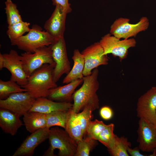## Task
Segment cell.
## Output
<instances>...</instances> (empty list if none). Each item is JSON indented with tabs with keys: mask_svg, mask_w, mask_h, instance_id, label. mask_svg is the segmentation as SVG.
<instances>
[{
	"mask_svg": "<svg viewBox=\"0 0 156 156\" xmlns=\"http://www.w3.org/2000/svg\"><path fill=\"white\" fill-rule=\"evenodd\" d=\"M4 59L3 68L11 73L10 79L21 87L27 83L28 77L24 70L21 55L15 50L11 49L8 53L2 54Z\"/></svg>",
	"mask_w": 156,
	"mask_h": 156,
	"instance_id": "13",
	"label": "cell"
},
{
	"mask_svg": "<svg viewBox=\"0 0 156 156\" xmlns=\"http://www.w3.org/2000/svg\"><path fill=\"white\" fill-rule=\"evenodd\" d=\"M52 56L55 65L53 75L56 83L64 74H68L71 70L70 63L68 59L66 46L64 37L55 40L51 45Z\"/></svg>",
	"mask_w": 156,
	"mask_h": 156,
	"instance_id": "8",
	"label": "cell"
},
{
	"mask_svg": "<svg viewBox=\"0 0 156 156\" xmlns=\"http://www.w3.org/2000/svg\"><path fill=\"white\" fill-rule=\"evenodd\" d=\"M23 116V120L26 129L31 133L39 129L46 127V114L29 111Z\"/></svg>",
	"mask_w": 156,
	"mask_h": 156,
	"instance_id": "20",
	"label": "cell"
},
{
	"mask_svg": "<svg viewBox=\"0 0 156 156\" xmlns=\"http://www.w3.org/2000/svg\"><path fill=\"white\" fill-rule=\"evenodd\" d=\"M137 116L156 126V87H152L138 99Z\"/></svg>",
	"mask_w": 156,
	"mask_h": 156,
	"instance_id": "11",
	"label": "cell"
},
{
	"mask_svg": "<svg viewBox=\"0 0 156 156\" xmlns=\"http://www.w3.org/2000/svg\"><path fill=\"white\" fill-rule=\"evenodd\" d=\"M128 18L120 17L116 19L110 27V33L119 38L124 39L135 37L140 32L147 29L149 24L148 18L142 17L135 24H131Z\"/></svg>",
	"mask_w": 156,
	"mask_h": 156,
	"instance_id": "6",
	"label": "cell"
},
{
	"mask_svg": "<svg viewBox=\"0 0 156 156\" xmlns=\"http://www.w3.org/2000/svg\"><path fill=\"white\" fill-rule=\"evenodd\" d=\"M55 39L40 26H33L28 33L11 42L12 46L25 52L34 53L40 48L51 45Z\"/></svg>",
	"mask_w": 156,
	"mask_h": 156,
	"instance_id": "4",
	"label": "cell"
},
{
	"mask_svg": "<svg viewBox=\"0 0 156 156\" xmlns=\"http://www.w3.org/2000/svg\"><path fill=\"white\" fill-rule=\"evenodd\" d=\"M52 2L56 3L60 5L67 12V13H70L72 11L70 4L69 0H52Z\"/></svg>",
	"mask_w": 156,
	"mask_h": 156,
	"instance_id": "32",
	"label": "cell"
},
{
	"mask_svg": "<svg viewBox=\"0 0 156 156\" xmlns=\"http://www.w3.org/2000/svg\"><path fill=\"white\" fill-rule=\"evenodd\" d=\"M72 59L74 62L73 66L63 79V84H68L76 80L83 79L84 77L83 75L84 67V59L79 49L74 50Z\"/></svg>",
	"mask_w": 156,
	"mask_h": 156,
	"instance_id": "19",
	"label": "cell"
},
{
	"mask_svg": "<svg viewBox=\"0 0 156 156\" xmlns=\"http://www.w3.org/2000/svg\"><path fill=\"white\" fill-rule=\"evenodd\" d=\"M107 125L97 119L91 121L88 127L86 135L97 140L99 134Z\"/></svg>",
	"mask_w": 156,
	"mask_h": 156,
	"instance_id": "29",
	"label": "cell"
},
{
	"mask_svg": "<svg viewBox=\"0 0 156 156\" xmlns=\"http://www.w3.org/2000/svg\"><path fill=\"white\" fill-rule=\"evenodd\" d=\"M26 91V89L12 79L6 81L0 80V99H5L14 93Z\"/></svg>",
	"mask_w": 156,
	"mask_h": 156,
	"instance_id": "24",
	"label": "cell"
},
{
	"mask_svg": "<svg viewBox=\"0 0 156 156\" xmlns=\"http://www.w3.org/2000/svg\"><path fill=\"white\" fill-rule=\"evenodd\" d=\"M35 99L27 91L14 93L5 99H0V108L8 109L21 116L29 111Z\"/></svg>",
	"mask_w": 156,
	"mask_h": 156,
	"instance_id": "10",
	"label": "cell"
},
{
	"mask_svg": "<svg viewBox=\"0 0 156 156\" xmlns=\"http://www.w3.org/2000/svg\"><path fill=\"white\" fill-rule=\"evenodd\" d=\"M100 114L103 119L105 120H109L112 117L113 113L111 108L108 106H105L100 109Z\"/></svg>",
	"mask_w": 156,
	"mask_h": 156,
	"instance_id": "31",
	"label": "cell"
},
{
	"mask_svg": "<svg viewBox=\"0 0 156 156\" xmlns=\"http://www.w3.org/2000/svg\"><path fill=\"white\" fill-rule=\"evenodd\" d=\"M114 127L113 124L108 125L100 133L98 138L97 141L106 147L107 149L112 146L115 140L116 135L114 133Z\"/></svg>",
	"mask_w": 156,
	"mask_h": 156,
	"instance_id": "28",
	"label": "cell"
},
{
	"mask_svg": "<svg viewBox=\"0 0 156 156\" xmlns=\"http://www.w3.org/2000/svg\"><path fill=\"white\" fill-rule=\"evenodd\" d=\"M70 109L67 111H56L46 114V127L50 129L57 126L65 129Z\"/></svg>",
	"mask_w": 156,
	"mask_h": 156,
	"instance_id": "22",
	"label": "cell"
},
{
	"mask_svg": "<svg viewBox=\"0 0 156 156\" xmlns=\"http://www.w3.org/2000/svg\"><path fill=\"white\" fill-rule=\"evenodd\" d=\"M55 8L44 24V28L55 40L64 37L67 12L58 4L53 2Z\"/></svg>",
	"mask_w": 156,
	"mask_h": 156,
	"instance_id": "14",
	"label": "cell"
},
{
	"mask_svg": "<svg viewBox=\"0 0 156 156\" xmlns=\"http://www.w3.org/2000/svg\"><path fill=\"white\" fill-rule=\"evenodd\" d=\"M99 42L105 55L111 53L115 56L118 57L120 62L127 57L128 49L135 47L136 44L134 38L121 40L110 33L102 37Z\"/></svg>",
	"mask_w": 156,
	"mask_h": 156,
	"instance_id": "7",
	"label": "cell"
},
{
	"mask_svg": "<svg viewBox=\"0 0 156 156\" xmlns=\"http://www.w3.org/2000/svg\"><path fill=\"white\" fill-rule=\"evenodd\" d=\"M139 147H136L132 148L131 147H128L127 148V151L129 154L132 156H145V155L141 154L140 152Z\"/></svg>",
	"mask_w": 156,
	"mask_h": 156,
	"instance_id": "33",
	"label": "cell"
},
{
	"mask_svg": "<svg viewBox=\"0 0 156 156\" xmlns=\"http://www.w3.org/2000/svg\"><path fill=\"white\" fill-rule=\"evenodd\" d=\"M93 111L91 108L88 107L77 113L79 120L85 136L88 127L93 118Z\"/></svg>",
	"mask_w": 156,
	"mask_h": 156,
	"instance_id": "30",
	"label": "cell"
},
{
	"mask_svg": "<svg viewBox=\"0 0 156 156\" xmlns=\"http://www.w3.org/2000/svg\"><path fill=\"white\" fill-rule=\"evenodd\" d=\"M49 146L43 156H55L54 150L58 149L59 156H75L76 153L77 143L64 129L58 127L50 129L48 138Z\"/></svg>",
	"mask_w": 156,
	"mask_h": 156,
	"instance_id": "3",
	"label": "cell"
},
{
	"mask_svg": "<svg viewBox=\"0 0 156 156\" xmlns=\"http://www.w3.org/2000/svg\"><path fill=\"white\" fill-rule=\"evenodd\" d=\"M20 116L8 109L0 108V127L5 133L14 135L23 125Z\"/></svg>",
	"mask_w": 156,
	"mask_h": 156,
	"instance_id": "18",
	"label": "cell"
},
{
	"mask_svg": "<svg viewBox=\"0 0 156 156\" xmlns=\"http://www.w3.org/2000/svg\"><path fill=\"white\" fill-rule=\"evenodd\" d=\"M4 59L2 54L0 53V70H1L3 68Z\"/></svg>",
	"mask_w": 156,
	"mask_h": 156,
	"instance_id": "34",
	"label": "cell"
},
{
	"mask_svg": "<svg viewBox=\"0 0 156 156\" xmlns=\"http://www.w3.org/2000/svg\"><path fill=\"white\" fill-rule=\"evenodd\" d=\"M131 146V143L127 138L123 136L119 137L116 135L114 144L108 150L112 156H129L127 148Z\"/></svg>",
	"mask_w": 156,
	"mask_h": 156,
	"instance_id": "23",
	"label": "cell"
},
{
	"mask_svg": "<svg viewBox=\"0 0 156 156\" xmlns=\"http://www.w3.org/2000/svg\"><path fill=\"white\" fill-rule=\"evenodd\" d=\"M99 72L97 68H95L91 75L83 78L82 86L73 95L74 103L72 109L73 112L77 113L88 107L93 111L99 108V100L96 93L99 86Z\"/></svg>",
	"mask_w": 156,
	"mask_h": 156,
	"instance_id": "1",
	"label": "cell"
},
{
	"mask_svg": "<svg viewBox=\"0 0 156 156\" xmlns=\"http://www.w3.org/2000/svg\"><path fill=\"white\" fill-rule=\"evenodd\" d=\"M20 55L23 69L28 78L35 71L45 64L55 66L51 45L38 49L34 53L25 52Z\"/></svg>",
	"mask_w": 156,
	"mask_h": 156,
	"instance_id": "5",
	"label": "cell"
},
{
	"mask_svg": "<svg viewBox=\"0 0 156 156\" xmlns=\"http://www.w3.org/2000/svg\"><path fill=\"white\" fill-rule=\"evenodd\" d=\"M97 140L86 135L79 141L75 156H88L90 153L98 144Z\"/></svg>",
	"mask_w": 156,
	"mask_h": 156,
	"instance_id": "26",
	"label": "cell"
},
{
	"mask_svg": "<svg viewBox=\"0 0 156 156\" xmlns=\"http://www.w3.org/2000/svg\"><path fill=\"white\" fill-rule=\"evenodd\" d=\"M77 143L83 139L85 135L78 118L77 113L70 109L64 129Z\"/></svg>",
	"mask_w": 156,
	"mask_h": 156,
	"instance_id": "21",
	"label": "cell"
},
{
	"mask_svg": "<svg viewBox=\"0 0 156 156\" xmlns=\"http://www.w3.org/2000/svg\"><path fill=\"white\" fill-rule=\"evenodd\" d=\"M81 53L84 60V76L91 75L92 70L99 66L108 64L109 58L107 55L104 54L103 50L99 42L88 46Z\"/></svg>",
	"mask_w": 156,
	"mask_h": 156,
	"instance_id": "9",
	"label": "cell"
},
{
	"mask_svg": "<svg viewBox=\"0 0 156 156\" xmlns=\"http://www.w3.org/2000/svg\"><path fill=\"white\" fill-rule=\"evenodd\" d=\"M50 129H39L26 137L12 156H31L36 148L48 138Z\"/></svg>",
	"mask_w": 156,
	"mask_h": 156,
	"instance_id": "15",
	"label": "cell"
},
{
	"mask_svg": "<svg viewBox=\"0 0 156 156\" xmlns=\"http://www.w3.org/2000/svg\"><path fill=\"white\" fill-rule=\"evenodd\" d=\"M137 133L138 147L141 151L153 152L156 149V126L140 118Z\"/></svg>",
	"mask_w": 156,
	"mask_h": 156,
	"instance_id": "12",
	"label": "cell"
},
{
	"mask_svg": "<svg viewBox=\"0 0 156 156\" xmlns=\"http://www.w3.org/2000/svg\"><path fill=\"white\" fill-rule=\"evenodd\" d=\"M5 4V9L8 25L23 21L16 4L11 0H6Z\"/></svg>",
	"mask_w": 156,
	"mask_h": 156,
	"instance_id": "27",
	"label": "cell"
},
{
	"mask_svg": "<svg viewBox=\"0 0 156 156\" xmlns=\"http://www.w3.org/2000/svg\"><path fill=\"white\" fill-rule=\"evenodd\" d=\"M30 23L23 21L11 25H8L7 34L10 42L15 40L23 36L30 30Z\"/></svg>",
	"mask_w": 156,
	"mask_h": 156,
	"instance_id": "25",
	"label": "cell"
},
{
	"mask_svg": "<svg viewBox=\"0 0 156 156\" xmlns=\"http://www.w3.org/2000/svg\"><path fill=\"white\" fill-rule=\"evenodd\" d=\"M73 106L70 102H56L47 97H41L35 99L29 111L47 114L56 111H67L72 108Z\"/></svg>",
	"mask_w": 156,
	"mask_h": 156,
	"instance_id": "17",
	"label": "cell"
},
{
	"mask_svg": "<svg viewBox=\"0 0 156 156\" xmlns=\"http://www.w3.org/2000/svg\"><path fill=\"white\" fill-rule=\"evenodd\" d=\"M83 82V78L79 79L62 86L49 90L47 98L58 102H71L76 88Z\"/></svg>",
	"mask_w": 156,
	"mask_h": 156,
	"instance_id": "16",
	"label": "cell"
},
{
	"mask_svg": "<svg viewBox=\"0 0 156 156\" xmlns=\"http://www.w3.org/2000/svg\"><path fill=\"white\" fill-rule=\"evenodd\" d=\"M55 67L49 64L44 65L35 71L28 78L27 84L21 87L35 99L47 97L49 90L57 86L53 77Z\"/></svg>",
	"mask_w": 156,
	"mask_h": 156,
	"instance_id": "2",
	"label": "cell"
}]
</instances>
